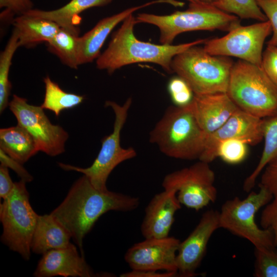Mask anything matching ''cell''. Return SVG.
<instances>
[{
	"label": "cell",
	"instance_id": "obj_36",
	"mask_svg": "<svg viewBox=\"0 0 277 277\" xmlns=\"http://www.w3.org/2000/svg\"><path fill=\"white\" fill-rule=\"evenodd\" d=\"M33 4L30 0H0V7L5 8V14H24L32 9Z\"/></svg>",
	"mask_w": 277,
	"mask_h": 277
},
{
	"label": "cell",
	"instance_id": "obj_26",
	"mask_svg": "<svg viewBox=\"0 0 277 277\" xmlns=\"http://www.w3.org/2000/svg\"><path fill=\"white\" fill-rule=\"evenodd\" d=\"M78 33L61 28L57 33L49 41V50L55 54L65 65L77 69L78 60Z\"/></svg>",
	"mask_w": 277,
	"mask_h": 277
},
{
	"label": "cell",
	"instance_id": "obj_31",
	"mask_svg": "<svg viewBox=\"0 0 277 277\" xmlns=\"http://www.w3.org/2000/svg\"><path fill=\"white\" fill-rule=\"evenodd\" d=\"M168 90L175 106L184 107L193 101L194 94L188 83L177 76L172 78L168 85Z\"/></svg>",
	"mask_w": 277,
	"mask_h": 277
},
{
	"label": "cell",
	"instance_id": "obj_19",
	"mask_svg": "<svg viewBox=\"0 0 277 277\" xmlns=\"http://www.w3.org/2000/svg\"><path fill=\"white\" fill-rule=\"evenodd\" d=\"M192 105L200 127L207 135L219 129L239 108L227 92L194 94Z\"/></svg>",
	"mask_w": 277,
	"mask_h": 277
},
{
	"label": "cell",
	"instance_id": "obj_23",
	"mask_svg": "<svg viewBox=\"0 0 277 277\" xmlns=\"http://www.w3.org/2000/svg\"><path fill=\"white\" fill-rule=\"evenodd\" d=\"M0 149L22 164L39 151L31 135L18 124L0 129Z\"/></svg>",
	"mask_w": 277,
	"mask_h": 277
},
{
	"label": "cell",
	"instance_id": "obj_22",
	"mask_svg": "<svg viewBox=\"0 0 277 277\" xmlns=\"http://www.w3.org/2000/svg\"><path fill=\"white\" fill-rule=\"evenodd\" d=\"M13 24L18 35L19 47L48 43L60 29L53 21L26 14L18 15Z\"/></svg>",
	"mask_w": 277,
	"mask_h": 277
},
{
	"label": "cell",
	"instance_id": "obj_5",
	"mask_svg": "<svg viewBox=\"0 0 277 277\" xmlns=\"http://www.w3.org/2000/svg\"><path fill=\"white\" fill-rule=\"evenodd\" d=\"M227 93L239 108L258 117L277 114V86L260 66L241 60L234 63Z\"/></svg>",
	"mask_w": 277,
	"mask_h": 277
},
{
	"label": "cell",
	"instance_id": "obj_1",
	"mask_svg": "<svg viewBox=\"0 0 277 277\" xmlns=\"http://www.w3.org/2000/svg\"><path fill=\"white\" fill-rule=\"evenodd\" d=\"M139 205L138 197L99 190L83 175L50 214L69 232L84 255L83 240L101 216L111 210L132 211Z\"/></svg>",
	"mask_w": 277,
	"mask_h": 277
},
{
	"label": "cell",
	"instance_id": "obj_15",
	"mask_svg": "<svg viewBox=\"0 0 277 277\" xmlns=\"http://www.w3.org/2000/svg\"><path fill=\"white\" fill-rule=\"evenodd\" d=\"M219 228V211L211 209L204 212L195 228L180 243L176 255L180 276L198 274L196 271L205 255L209 240Z\"/></svg>",
	"mask_w": 277,
	"mask_h": 277
},
{
	"label": "cell",
	"instance_id": "obj_14",
	"mask_svg": "<svg viewBox=\"0 0 277 277\" xmlns=\"http://www.w3.org/2000/svg\"><path fill=\"white\" fill-rule=\"evenodd\" d=\"M263 118L239 108L219 129L207 136L199 161L210 163L217 157L219 144L227 140H238L255 145L263 140Z\"/></svg>",
	"mask_w": 277,
	"mask_h": 277
},
{
	"label": "cell",
	"instance_id": "obj_39",
	"mask_svg": "<svg viewBox=\"0 0 277 277\" xmlns=\"http://www.w3.org/2000/svg\"><path fill=\"white\" fill-rule=\"evenodd\" d=\"M177 275L176 273L164 271L160 272L158 271H131L121 274L122 277H172Z\"/></svg>",
	"mask_w": 277,
	"mask_h": 277
},
{
	"label": "cell",
	"instance_id": "obj_6",
	"mask_svg": "<svg viewBox=\"0 0 277 277\" xmlns=\"http://www.w3.org/2000/svg\"><path fill=\"white\" fill-rule=\"evenodd\" d=\"M193 46L172 59V72L184 79L194 94L227 92L234 64L228 56L213 55Z\"/></svg>",
	"mask_w": 277,
	"mask_h": 277
},
{
	"label": "cell",
	"instance_id": "obj_21",
	"mask_svg": "<svg viewBox=\"0 0 277 277\" xmlns=\"http://www.w3.org/2000/svg\"><path fill=\"white\" fill-rule=\"evenodd\" d=\"M112 1L71 0L57 9L45 11L32 9L24 14L50 20L61 28L78 33L79 30L76 26L80 20L78 14L89 8L106 5Z\"/></svg>",
	"mask_w": 277,
	"mask_h": 277
},
{
	"label": "cell",
	"instance_id": "obj_3",
	"mask_svg": "<svg viewBox=\"0 0 277 277\" xmlns=\"http://www.w3.org/2000/svg\"><path fill=\"white\" fill-rule=\"evenodd\" d=\"M207 136L196 120L191 102L184 107H169L150 132L149 141L168 156L193 160H199Z\"/></svg>",
	"mask_w": 277,
	"mask_h": 277
},
{
	"label": "cell",
	"instance_id": "obj_16",
	"mask_svg": "<svg viewBox=\"0 0 277 277\" xmlns=\"http://www.w3.org/2000/svg\"><path fill=\"white\" fill-rule=\"evenodd\" d=\"M175 189H164L156 194L145 208L141 231L145 239L167 237L181 208Z\"/></svg>",
	"mask_w": 277,
	"mask_h": 277
},
{
	"label": "cell",
	"instance_id": "obj_8",
	"mask_svg": "<svg viewBox=\"0 0 277 277\" xmlns=\"http://www.w3.org/2000/svg\"><path fill=\"white\" fill-rule=\"evenodd\" d=\"M26 182H15L11 193L0 205V220L3 226L2 242L25 260L31 256V244L38 215L29 202Z\"/></svg>",
	"mask_w": 277,
	"mask_h": 277
},
{
	"label": "cell",
	"instance_id": "obj_33",
	"mask_svg": "<svg viewBox=\"0 0 277 277\" xmlns=\"http://www.w3.org/2000/svg\"><path fill=\"white\" fill-rule=\"evenodd\" d=\"M261 173L259 186L267 189L277 200V157L266 165Z\"/></svg>",
	"mask_w": 277,
	"mask_h": 277
},
{
	"label": "cell",
	"instance_id": "obj_41",
	"mask_svg": "<svg viewBox=\"0 0 277 277\" xmlns=\"http://www.w3.org/2000/svg\"><path fill=\"white\" fill-rule=\"evenodd\" d=\"M187 1H188L190 2V3L197 4V3H202L200 2L199 0H187Z\"/></svg>",
	"mask_w": 277,
	"mask_h": 277
},
{
	"label": "cell",
	"instance_id": "obj_18",
	"mask_svg": "<svg viewBox=\"0 0 277 277\" xmlns=\"http://www.w3.org/2000/svg\"><path fill=\"white\" fill-rule=\"evenodd\" d=\"M172 0H156L143 5L127 9L114 15L101 19L96 25L78 40V60L79 65L92 62L97 59L101 49L113 28L129 15L137 10L156 3H169Z\"/></svg>",
	"mask_w": 277,
	"mask_h": 277
},
{
	"label": "cell",
	"instance_id": "obj_11",
	"mask_svg": "<svg viewBox=\"0 0 277 277\" xmlns=\"http://www.w3.org/2000/svg\"><path fill=\"white\" fill-rule=\"evenodd\" d=\"M9 106L17 124L31 135L39 151L55 156L65 151L68 133L61 126L52 124L41 106L30 105L27 99L15 94Z\"/></svg>",
	"mask_w": 277,
	"mask_h": 277
},
{
	"label": "cell",
	"instance_id": "obj_12",
	"mask_svg": "<svg viewBox=\"0 0 277 277\" xmlns=\"http://www.w3.org/2000/svg\"><path fill=\"white\" fill-rule=\"evenodd\" d=\"M272 33L269 22L239 26L224 36L206 39L204 49L211 55L236 57L261 67L263 47Z\"/></svg>",
	"mask_w": 277,
	"mask_h": 277
},
{
	"label": "cell",
	"instance_id": "obj_35",
	"mask_svg": "<svg viewBox=\"0 0 277 277\" xmlns=\"http://www.w3.org/2000/svg\"><path fill=\"white\" fill-rule=\"evenodd\" d=\"M263 228L272 231L275 245L277 243V200L273 199L267 204L263 209L260 220Z\"/></svg>",
	"mask_w": 277,
	"mask_h": 277
},
{
	"label": "cell",
	"instance_id": "obj_42",
	"mask_svg": "<svg viewBox=\"0 0 277 277\" xmlns=\"http://www.w3.org/2000/svg\"><path fill=\"white\" fill-rule=\"evenodd\" d=\"M276 246L277 247V243H276Z\"/></svg>",
	"mask_w": 277,
	"mask_h": 277
},
{
	"label": "cell",
	"instance_id": "obj_28",
	"mask_svg": "<svg viewBox=\"0 0 277 277\" xmlns=\"http://www.w3.org/2000/svg\"><path fill=\"white\" fill-rule=\"evenodd\" d=\"M211 4L242 19H253L260 22L267 21L256 0H220Z\"/></svg>",
	"mask_w": 277,
	"mask_h": 277
},
{
	"label": "cell",
	"instance_id": "obj_20",
	"mask_svg": "<svg viewBox=\"0 0 277 277\" xmlns=\"http://www.w3.org/2000/svg\"><path fill=\"white\" fill-rule=\"evenodd\" d=\"M69 232L50 213L39 215L33 234L31 249L43 254L47 251L64 248L70 244Z\"/></svg>",
	"mask_w": 277,
	"mask_h": 277
},
{
	"label": "cell",
	"instance_id": "obj_4",
	"mask_svg": "<svg viewBox=\"0 0 277 277\" xmlns=\"http://www.w3.org/2000/svg\"><path fill=\"white\" fill-rule=\"evenodd\" d=\"M135 18L137 23L156 26L160 32V42L164 45H171L174 39L183 32L214 30L229 32L241 25L237 16L205 3H190L187 10L166 15L139 13Z\"/></svg>",
	"mask_w": 277,
	"mask_h": 277
},
{
	"label": "cell",
	"instance_id": "obj_25",
	"mask_svg": "<svg viewBox=\"0 0 277 277\" xmlns=\"http://www.w3.org/2000/svg\"><path fill=\"white\" fill-rule=\"evenodd\" d=\"M44 82L45 93L41 106L44 109L52 111L56 116H58L63 110L77 106L85 98L83 95L64 91L49 76L44 77Z\"/></svg>",
	"mask_w": 277,
	"mask_h": 277
},
{
	"label": "cell",
	"instance_id": "obj_17",
	"mask_svg": "<svg viewBox=\"0 0 277 277\" xmlns=\"http://www.w3.org/2000/svg\"><path fill=\"white\" fill-rule=\"evenodd\" d=\"M35 277H91L95 274L72 243L43 254L33 273Z\"/></svg>",
	"mask_w": 277,
	"mask_h": 277
},
{
	"label": "cell",
	"instance_id": "obj_13",
	"mask_svg": "<svg viewBox=\"0 0 277 277\" xmlns=\"http://www.w3.org/2000/svg\"><path fill=\"white\" fill-rule=\"evenodd\" d=\"M180 242L169 236L145 239L130 247L124 259L132 270H163L179 275L176 255Z\"/></svg>",
	"mask_w": 277,
	"mask_h": 277
},
{
	"label": "cell",
	"instance_id": "obj_7",
	"mask_svg": "<svg viewBox=\"0 0 277 277\" xmlns=\"http://www.w3.org/2000/svg\"><path fill=\"white\" fill-rule=\"evenodd\" d=\"M259 187L258 192L252 191L244 199L236 196L225 202L219 211L220 228L247 240L255 249L275 248L272 231L260 228L255 220L257 212L273 199L267 189Z\"/></svg>",
	"mask_w": 277,
	"mask_h": 277
},
{
	"label": "cell",
	"instance_id": "obj_27",
	"mask_svg": "<svg viewBox=\"0 0 277 277\" xmlns=\"http://www.w3.org/2000/svg\"><path fill=\"white\" fill-rule=\"evenodd\" d=\"M19 47L16 31L14 30L4 50L0 54V113L2 114L9 106V97L11 84L9 74L12 60L16 49Z\"/></svg>",
	"mask_w": 277,
	"mask_h": 277
},
{
	"label": "cell",
	"instance_id": "obj_2",
	"mask_svg": "<svg viewBox=\"0 0 277 277\" xmlns=\"http://www.w3.org/2000/svg\"><path fill=\"white\" fill-rule=\"evenodd\" d=\"M137 23L132 14L123 21L112 37L106 49L97 58L96 67L109 74L120 68L138 63H151L160 65L168 73H172L173 58L189 48L204 44L207 39H199L176 45H156L137 39L133 33Z\"/></svg>",
	"mask_w": 277,
	"mask_h": 277
},
{
	"label": "cell",
	"instance_id": "obj_34",
	"mask_svg": "<svg viewBox=\"0 0 277 277\" xmlns=\"http://www.w3.org/2000/svg\"><path fill=\"white\" fill-rule=\"evenodd\" d=\"M261 67L277 86V47L267 46L263 52Z\"/></svg>",
	"mask_w": 277,
	"mask_h": 277
},
{
	"label": "cell",
	"instance_id": "obj_29",
	"mask_svg": "<svg viewBox=\"0 0 277 277\" xmlns=\"http://www.w3.org/2000/svg\"><path fill=\"white\" fill-rule=\"evenodd\" d=\"M274 249H255V276L277 277V252Z\"/></svg>",
	"mask_w": 277,
	"mask_h": 277
},
{
	"label": "cell",
	"instance_id": "obj_32",
	"mask_svg": "<svg viewBox=\"0 0 277 277\" xmlns=\"http://www.w3.org/2000/svg\"><path fill=\"white\" fill-rule=\"evenodd\" d=\"M256 3L269 22L272 35L267 46L277 47V0H256Z\"/></svg>",
	"mask_w": 277,
	"mask_h": 277
},
{
	"label": "cell",
	"instance_id": "obj_37",
	"mask_svg": "<svg viewBox=\"0 0 277 277\" xmlns=\"http://www.w3.org/2000/svg\"><path fill=\"white\" fill-rule=\"evenodd\" d=\"M0 161L1 165L12 169L21 177L22 180L26 183L32 181V176L23 166V164L9 156L1 149Z\"/></svg>",
	"mask_w": 277,
	"mask_h": 277
},
{
	"label": "cell",
	"instance_id": "obj_30",
	"mask_svg": "<svg viewBox=\"0 0 277 277\" xmlns=\"http://www.w3.org/2000/svg\"><path fill=\"white\" fill-rule=\"evenodd\" d=\"M248 145L234 139L221 142L217 147V156L229 164H237L243 162L248 154Z\"/></svg>",
	"mask_w": 277,
	"mask_h": 277
},
{
	"label": "cell",
	"instance_id": "obj_9",
	"mask_svg": "<svg viewBox=\"0 0 277 277\" xmlns=\"http://www.w3.org/2000/svg\"><path fill=\"white\" fill-rule=\"evenodd\" d=\"M131 103V97L122 105L110 101L105 102V106L111 107L115 114L113 130L102 140L99 153L90 166L82 168L58 163L59 166L65 170L81 172L89 179L95 188L101 190H107L106 182L112 170L120 163L136 155L132 147L124 148L120 145L121 132Z\"/></svg>",
	"mask_w": 277,
	"mask_h": 277
},
{
	"label": "cell",
	"instance_id": "obj_10",
	"mask_svg": "<svg viewBox=\"0 0 277 277\" xmlns=\"http://www.w3.org/2000/svg\"><path fill=\"white\" fill-rule=\"evenodd\" d=\"M214 182L215 174L209 163L199 161L166 175L162 186L164 189H175L182 205L198 211L216 200Z\"/></svg>",
	"mask_w": 277,
	"mask_h": 277
},
{
	"label": "cell",
	"instance_id": "obj_24",
	"mask_svg": "<svg viewBox=\"0 0 277 277\" xmlns=\"http://www.w3.org/2000/svg\"><path fill=\"white\" fill-rule=\"evenodd\" d=\"M264 148L260 160L253 171L246 178L243 189L249 192L266 165L277 157V114L263 118Z\"/></svg>",
	"mask_w": 277,
	"mask_h": 277
},
{
	"label": "cell",
	"instance_id": "obj_40",
	"mask_svg": "<svg viewBox=\"0 0 277 277\" xmlns=\"http://www.w3.org/2000/svg\"><path fill=\"white\" fill-rule=\"evenodd\" d=\"M200 2L205 3L212 4L220 0H199Z\"/></svg>",
	"mask_w": 277,
	"mask_h": 277
},
{
	"label": "cell",
	"instance_id": "obj_38",
	"mask_svg": "<svg viewBox=\"0 0 277 277\" xmlns=\"http://www.w3.org/2000/svg\"><path fill=\"white\" fill-rule=\"evenodd\" d=\"M15 183L13 182L9 175L8 168L4 165L0 166V197L6 199L13 191Z\"/></svg>",
	"mask_w": 277,
	"mask_h": 277
}]
</instances>
